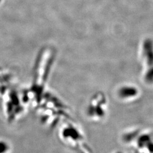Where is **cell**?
I'll return each mask as SVG.
<instances>
[{
  "label": "cell",
  "instance_id": "cell-1",
  "mask_svg": "<svg viewBox=\"0 0 153 153\" xmlns=\"http://www.w3.org/2000/svg\"><path fill=\"white\" fill-rule=\"evenodd\" d=\"M61 141L75 153H92L86 137L81 130L72 123L62 126L59 134Z\"/></svg>",
  "mask_w": 153,
  "mask_h": 153
},
{
  "label": "cell",
  "instance_id": "cell-2",
  "mask_svg": "<svg viewBox=\"0 0 153 153\" xmlns=\"http://www.w3.org/2000/svg\"><path fill=\"white\" fill-rule=\"evenodd\" d=\"M122 141L131 147L133 153H153L152 132L135 129L126 131L122 136Z\"/></svg>",
  "mask_w": 153,
  "mask_h": 153
},
{
  "label": "cell",
  "instance_id": "cell-3",
  "mask_svg": "<svg viewBox=\"0 0 153 153\" xmlns=\"http://www.w3.org/2000/svg\"><path fill=\"white\" fill-rule=\"evenodd\" d=\"M7 149V146L4 143H0V153H5Z\"/></svg>",
  "mask_w": 153,
  "mask_h": 153
},
{
  "label": "cell",
  "instance_id": "cell-4",
  "mask_svg": "<svg viewBox=\"0 0 153 153\" xmlns=\"http://www.w3.org/2000/svg\"><path fill=\"white\" fill-rule=\"evenodd\" d=\"M123 153L122 152H121V151H116V152H115L114 153Z\"/></svg>",
  "mask_w": 153,
  "mask_h": 153
}]
</instances>
